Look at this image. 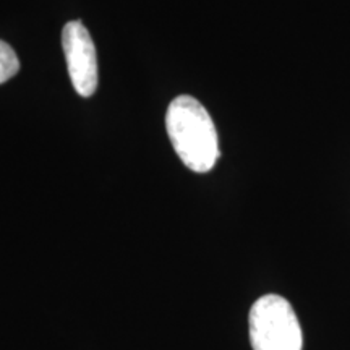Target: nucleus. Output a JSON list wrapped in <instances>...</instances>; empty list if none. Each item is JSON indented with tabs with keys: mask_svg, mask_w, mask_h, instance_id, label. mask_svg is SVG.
<instances>
[{
	"mask_svg": "<svg viewBox=\"0 0 350 350\" xmlns=\"http://www.w3.org/2000/svg\"><path fill=\"white\" fill-rule=\"evenodd\" d=\"M169 139L182 163L193 172H209L219 159L216 125L198 99L178 96L165 116Z\"/></svg>",
	"mask_w": 350,
	"mask_h": 350,
	"instance_id": "nucleus-1",
	"label": "nucleus"
},
{
	"mask_svg": "<svg viewBox=\"0 0 350 350\" xmlns=\"http://www.w3.org/2000/svg\"><path fill=\"white\" fill-rule=\"evenodd\" d=\"M253 350H301L304 338L292 305L281 295H262L248 317Z\"/></svg>",
	"mask_w": 350,
	"mask_h": 350,
	"instance_id": "nucleus-2",
	"label": "nucleus"
},
{
	"mask_svg": "<svg viewBox=\"0 0 350 350\" xmlns=\"http://www.w3.org/2000/svg\"><path fill=\"white\" fill-rule=\"evenodd\" d=\"M68 75L77 93L90 98L98 88V57L94 42L80 21H68L62 33Z\"/></svg>",
	"mask_w": 350,
	"mask_h": 350,
	"instance_id": "nucleus-3",
	"label": "nucleus"
},
{
	"mask_svg": "<svg viewBox=\"0 0 350 350\" xmlns=\"http://www.w3.org/2000/svg\"><path fill=\"white\" fill-rule=\"evenodd\" d=\"M20 60L7 42L0 41V85L18 73Z\"/></svg>",
	"mask_w": 350,
	"mask_h": 350,
	"instance_id": "nucleus-4",
	"label": "nucleus"
}]
</instances>
